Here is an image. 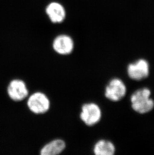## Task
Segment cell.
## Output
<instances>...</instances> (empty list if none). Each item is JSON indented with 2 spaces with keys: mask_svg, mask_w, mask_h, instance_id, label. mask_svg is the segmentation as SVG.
<instances>
[{
  "mask_svg": "<svg viewBox=\"0 0 154 155\" xmlns=\"http://www.w3.org/2000/svg\"><path fill=\"white\" fill-rule=\"evenodd\" d=\"M27 104L30 110L36 114H45L50 107L49 98L45 94L39 91L31 94Z\"/></svg>",
  "mask_w": 154,
  "mask_h": 155,
  "instance_id": "7a4b0ae2",
  "label": "cell"
},
{
  "mask_svg": "<svg viewBox=\"0 0 154 155\" xmlns=\"http://www.w3.org/2000/svg\"><path fill=\"white\" fill-rule=\"evenodd\" d=\"M46 13L51 21L54 23H61L65 18V10L63 6L58 3L53 2L47 7Z\"/></svg>",
  "mask_w": 154,
  "mask_h": 155,
  "instance_id": "ba28073f",
  "label": "cell"
},
{
  "mask_svg": "<svg viewBox=\"0 0 154 155\" xmlns=\"http://www.w3.org/2000/svg\"><path fill=\"white\" fill-rule=\"evenodd\" d=\"M9 97L15 101H21L28 96V91L25 82L21 79H14L8 87Z\"/></svg>",
  "mask_w": 154,
  "mask_h": 155,
  "instance_id": "8992f818",
  "label": "cell"
},
{
  "mask_svg": "<svg viewBox=\"0 0 154 155\" xmlns=\"http://www.w3.org/2000/svg\"><path fill=\"white\" fill-rule=\"evenodd\" d=\"M66 148V143L61 139H55L46 144L40 151L41 155H57L61 154Z\"/></svg>",
  "mask_w": 154,
  "mask_h": 155,
  "instance_id": "9c48e42d",
  "label": "cell"
},
{
  "mask_svg": "<svg viewBox=\"0 0 154 155\" xmlns=\"http://www.w3.org/2000/svg\"><path fill=\"white\" fill-rule=\"evenodd\" d=\"M116 149L112 142L106 140L98 141L93 148V152L96 155H113Z\"/></svg>",
  "mask_w": 154,
  "mask_h": 155,
  "instance_id": "30bf717a",
  "label": "cell"
},
{
  "mask_svg": "<svg viewBox=\"0 0 154 155\" xmlns=\"http://www.w3.org/2000/svg\"><path fill=\"white\" fill-rule=\"evenodd\" d=\"M80 119L87 126H94L100 121L102 111L99 105L93 103H86L82 105Z\"/></svg>",
  "mask_w": 154,
  "mask_h": 155,
  "instance_id": "3957f363",
  "label": "cell"
},
{
  "mask_svg": "<svg viewBox=\"0 0 154 155\" xmlns=\"http://www.w3.org/2000/svg\"><path fill=\"white\" fill-rule=\"evenodd\" d=\"M127 73L131 79L136 81L144 80L149 75V63L145 59H140L135 62L128 65Z\"/></svg>",
  "mask_w": 154,
  "mask_h": 155,
  "instance_id": "5b68a950",
  "label": "cell"
},
{
  "mask_svg": "<svg viewBox=\"0 0 154 155\" xmlns=\"http://www.w3.org/2000/svg\"><path fill=\"white\" fill-rule=\"evenodd\" d=\"M151 92L148 88H143L136 91L131 97L133 110L140 114L151 111L154 107V101L151 98Z\"/></svg>",
  "mask_w": 154,
  "mask_h": 155,
  "instance_id": "6da1fadb",
  "label": "cell"
},
{
  "mask_svg": "<svg viewBox=\"0 0 154 155\" xmlns=\"http://www.w3.org/2000/svg\"><path fill=\"white\" fill-rule=\"evenodd\" d=\"M53 47L56 52L62 55L71 54L74 49V44L72 39L66 35L57 36L53 43Z\"/></svg>",
  "mask_w": 154,
  "mask_h": 155,
  "instance_id": "52a82bcc",
  "label": "cell"
},
{
  "mask_svg": "<svg viewBox=\"0 0 154 155\" xmlns=\"http://www.w3.org/2000/svg\"><path fill=\"white\" fill-rule=\"evenodd\" d=\"M126 86L121 79H111L105 88V97L111 101L117 102L122 100L126 94Z\"/></svg>",
  "mask_w": 154,
  "mask_h": 155,
  "instance_id": "277c9868",
  "label": "cell"
}]
</instances>
